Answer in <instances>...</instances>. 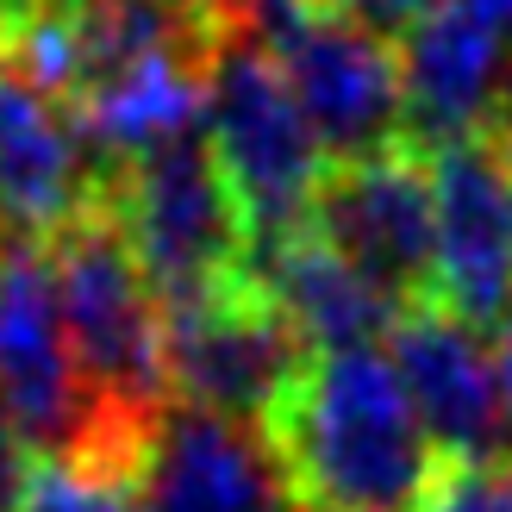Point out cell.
Segmentation results:
<instances>
[{
	"instance_id": "6da1fadb",
	"label": "cell",
	"mask_w": 512,
	"mask_h": 512,
	"mask_svg": "<svg viewBox=\"0 0 512 512\" xmlns=\"http://www.w3.org/2000/svg\"><path fill=\"white\" fill-rule=\"evenodd\" d=\"M263 438L300 512H419L444 469L381 350L313 356Z\"/></svg>"
},
{
	"instance_id": "7a4b0ae2",
	"label": "cell",
	"mask_w": 512,
	"mask_h": 512,
	"mask_svg": "<svg viewBox=\"0 0 512 512\" xmlns=\"http://www.w3.org/2000/svg\"><path fill=\"white\" fill-rule=\"evenodd\" d=\"M50 275L63 300V331L82 369L94 413L125 444L150 450L169 413V369H163V300L144 281L132 244H125L107 194L82 207L69 225L44 238Z\"/></svg>"
},
{
	"instance_id": "3957f363",
	"label": "cell",
	"mask_w": 512,
	"mask_h": 512,
	"mask_svg": "<svg viewBox=\"0 0 512 512\" xmlns=\"http://www.w3.org/2000/svg\"><path fill=\"white\" fill-rule=\"evenodd\" d=\"M225 19L275 57L325 163H363L406 144L400 50L331 0H225Z\"/></svg>"
},
{
	"instance_id": "277c9868",
	"label": "cell",
	"mask_w": 512,
	"mask_h": 512,
	"mask_svg": "<svg viewBox=\"0 0 512 512\" xmlns=\"http://www.w3.org/2000/svg\"><path fill=\"white\" fill-rule=\"evenodd\" d=\"M107 207L163 306L250 275V225L207 132H182L113 163Z\"/></svg>"
},
{
	"instance_id": "5b68a950",
	"label": "cell",
	"mask_w": 512,
	"mask_h": 512,
	"mask_svg": "<svg viewBox=\"0 0 512 512\" xmlns=\"http://www.w3.org/2000/svg\"><path fill=\"white\" fill-rule=\"evenodd\" d=\"M200 132H207L225 182L238 194V213L250 225V263H256V250L294 238L306 225L325 157L313 125L294 107L288 82H281L275 57L256 38H244L238 25H225V38L213 50Z\"/></svg>"
},
{
	"instance_id": "8992f818",
	"label": "cell",
	"mask_w": 512,
	"mask_h": 512,
	"mask_svg": "<svg viewBox=\"0 0 512 512\" xmlns=\"http://www.w3.org/2000/svg\"><path fill=\"white\" fill-rule=\"evenodd\" d=\"M306 363L313 350L294 338L256 275L163 306V369L175 406L263 431Z\"/></svg>"
},
{
	"instance_id": "52a82bcc",
	"label": "cell",
	"mask_w": 512,
	"mask_h": 512,
	"mask_svg": "<svg viewBox=\"0 0 512 512\" xmlns=\"http://www.w3.org/2000/svg\"><path fill=\"white\" fill-rule=\"evenodd\" d=\"M306 232L400 306H431L438 281V219H431L425 150L394 144L363 163H325Z\"/></svg>"
},
{
	"instance_id": "ba28073f",
	"label": "cell",
	"mask_w": 512,
	"mask_h": 512,
	"mask_svg": "<svg viewBox=\"0 0 512 512\" xmlns=\"http://www.w3.org/2000/svg\"><path fill=\"white\" fill-rule=\"evenodd\" d=\"M431 219H438V281L431 306L463 325H512V169L488 132L425 150Z\"/></svg>"
},
{
	"instance_id": "9c48e42d",
	"label": "cell",
	"mask_w": 512,
	"mask_h": 512,
	"mask_svg": "<svg viewBox=\"0 0 512 512\" xmlns=\"http://www.w3.org/2000/svg\"><path fill=\"white\" fill-rule=\"evenodd\" d=\"M388 350L431 450L444 463H500L512 419L494 356L475 338V325L450 319L444 306H406L400 325L388 331Z\"/></svg>"
},
{
	"instance_id": "30bf717a",
	"label": "cell",
	"mask_w": 512,
	"mask_h": 512,
	"mask_svg": "<svg viewBox=\"0 0 512 512\" xmlns=\"http://www.w3.org/2000/svg\"><path fill=\"white\" fill-rule=\"evenodd\" d=\"M113 182V163L82 138L63 100L0 57V219L19 238H50Z\"/></svg>"
},
{
	"instance_id": "8fae6325",
	"label": "cell",
	"mask_w": 512,
	"mask_h": 512,
	"mask_svg": "<svg viewBox=\"0 0 512 512\" xmlns=\"http://www.w3.org/2000/svg\"><path fill=\"white\" fill-rule=\"evenodd\" d=\"M132 512H300L263 431L169 406L132 481Z\"/></svg>"
},
{
	"instance_id": "7c38bea8",
	"label": "cell",
	"mask_w": 512,
	"mask_h": 512,
	"mask_svg": "<svg viewBox=\"0 0 512 512\" xmlns=\"http://www.w3.org/2000/svg\"><path fill=\"white\" fill-rule=\"evenodd\" d=\"M400 94H406V144L444 150L488 125L500 88V32L456 0H438L400 44Z\"/></svg>"
},
{
	"instance_id": "4fadbf2b",
	"label": "cell",
	"mask_w": 512,
	"mask_h": 512,
	"mask_svg": "<svg viewBox=\"0 0 512 512\" xmlns=\"http://www.w3.org/2000/svg\"><path fill=\"white\" fill-rule=\"evenodd\" d=\"M256 288L275 300V313L294 325V338L313 350V356H331V350H369L375 338H388L400 325L406 306L388 300L369 275H356L344 256H331L313 232L281 238L269 250H256Z\"/></svg>"
},
{
	"instance_id": "5bb4252c",
	"label": "cell",
	"mask_w": 512,
	"mask_h": 512,
	"mask_svg": "<svg viewBox=\"0 0 512 512\" xmlns=\"http://www.w3.org/2000/svg\"><path fill=\"white\" fill-rule=\"evenodd\" d=\"M19 512H132V488L119 481H100V475H82L69 463H50L38 456L32 463V481H25V506Z\"/></svg>"
},
{
	"instance_id": "9a60e30c",
	"label": "cell",
	"mask_w": 512,
	"mask_h": 512,
	"mask_svg": "<svg viewBox=\"0 0 512 512\" xmlns=\"http://www.w3.org/2000/svg\"><path fill=\"white\" fill-rule=\"evenodd\" d=\"M419 512H512L506 463H444Z\"/></svg>"
},
{
	"instance_id": "2e32d148",
	"label": "cell",
	"mask_w": 512,
	"mask_h": 512,
	"mask_svg": "<svg viewBox=\"0 0 512 512\" xmlns=\"http://www.w3.org/2000/svg\"><path fill=\"white\" fill-rule=\"evenodd\" d=\"M331 7H338L344 19H356V25H369V32L375 38H406V32H413V25L431 13V7H438V0H331Z\"/></svg>"
},
{
	"instance_id": "e0dca14e",
	"label": "cell",
	"mask_w": 512,
	"mask_h": 512,
	"mask_svg": "<svg viewBox=\"0 0 512 512\" xmlns=\"http://www.w3.org/2000/svg\"><path fill=\"white\" fill-rule=\"evenodd\" d=\"M481 132L494 138V150L506 157V169H512V57L500 63V88H494V107H488V125Z\"/></svg>"
},
{
	"instance_id": "ac0fdd59",
	"label": "cell",
	"mask_w": 512,
	"mask_h": 512,
	"mask_svg": "<svg viewBox=\"0 0 512 512\" xmlns=\"http://www.w3.org/2000/svg\"><path fill=\"white\" fill-rule=\"evenodd\" d=\"M456 7H469L475 19H488V25H494L500 38L512 32V0H456Z\"/></svg>"
},
{
	"instance_id": "d6986e66",
	"label": "cell",
	"mask_w": 512,
	"mask_h": 512,
	"mask_svg": "<svg viewBox=\"0 0 512 512\" xmlns=\"http://www.w3.org/2000/svg\"><path fill=\"white\" fill-rule=\"evenodd\" d=\"M494 375H500V394H506V419H512V325L500 331V350H494Z\"/></svg>"
},
{
	"instance_id": "ffe728a7",
	"label": "cell",
	"mask_w": 512,
	"mask_h": 512,
	"mask_svg": "<svg viewBox=\"0 0 512 512\" xmlns=\"http://www.w3.org/2000/svg\"><path fill=\"white\" fill-rule=\"evenodd\" d=\"M38 7H44V0H0V38H7L19 19H32Z\"/></svg>"
},
{
	"instance_id": "44dd1931",
	"label": "cell",
	"mask_w": 512,
	"mask_h": 512,
	"mask_svg": "<svg viewBox=\"0 0 512 512\" xmlns=\"http://www.w3.org/2000/svg\"><path fill=\"white\" fill-rule=\"evenodd\" d=\"M0 225H7V219H0ZM0 238H7V232H0Z\"/></svg>"
},
{
	"instance_id": "7402d4cb",
	"label": "cell",
	"mask_w": 512,
	"mask_h": 512,
	"mask_svg": "<svg viewBox=\"0 0 512 512\" xmlns=\"http://www.w3.org/2000/svg\"><path fill=\"white\" fill-rule=\"evenodd\" d=\"M506 475H512V469H506Z\"/></svg>"
}]
</instances>
